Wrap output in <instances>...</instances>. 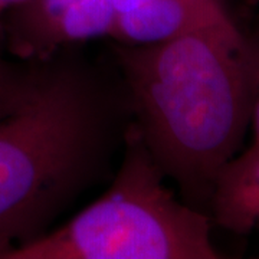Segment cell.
<instances>
[{"mask_svg":"<svg viewBox=\"0 0 259 259\" xmlns=\"http://www.w3.org/2000/svg\"><path fill=\"white\" fill-rule=\"evenodd\" d=\"M110 187L74 218L2 259H219L210 218L166 185L130 121Z\"/></svg>","mask_w":259,"mask_h":259,"instance_id":"cell-3","label":"cell"},{"mask_svg":"<svg viewBox=\"0 0 259 259\" xmlns=\"http://www.w3.org/2000/svg\"><path fill=\"white\" fill-rule=\"evenodd\" d=\"M209 204L221 226L236 233L259 229V146L226 163L213 186Z\"/></svg>","mask_w":259,"mask_h":259,"instance_id":"cell-6","label":"cell"},{"mask_svg":"<svg viewBox=\"0 0 259 259\" xmlns=\"http://www.w3.org/2000/svg\"><path fill=\"white\" fill-rule=\"evenodd\" d=\"M20 2H23V0H0V19H2V16H3L12 6L18 5Z\"/></svg>","mask_w":259,"mask_h":259,"instance_id":"cell-9","label":"cell"},{"mask_svg":"<svg viewBox=\"0 0 259 259\" xmlns=\"http://www.w3.org/2000/svg\"><path fill=\"white\" fill-rule=\"evenodd\" d=\"M255 2H258V0H255Z\"/></svg>","mask_w":259,"mask_h":259,"instance_id":"cell-10","label":"cell"},{"mask_svg":"<svg viewBox=\"0 0 259 259\" xmlns=\"http://www.w3.org/2000/svg\"><path fill=\"white\" fill-rule=\"evenodd\" d=\"M130 121L120 78L66 49L39 64L28 100L0 121V259L51 231L100 180Z\"/></svg>","mask_w":259,"mask_h":259,"instance_id":"cell-2","label":"cell"},{"mask_svg":"<svg viewBox=\"0 0 259 259\" xmlns=\"http://www.w3.org/2000/svg\"><path fill=\"white\" fill-rule=\"evenodd\" d=\"M114 59L148 153L186 203L200 209L252 118L259 45L223 10L163 42L117 44Z\"/></svg>","mask_w":259,"mask_h":259,"instance_id":"cell-1","label":"cell"},{"mask_svg":"<svg viewBox=\"0 0 259 259\" xmlns=\"http://www.w3.org/2000/svg\"><path fill=\"white\" fill-rule=\"evenodd\" d=\"M110 35L121 45L176 37L225 10L219 0H111Z\"/></svg>","mask_w":259,"mask_h":259,"instance_id":"cell-5","label":"cell"},{"mask_svg":"<svg viewBox=\"0 0 259 259\" xmlns=\"http://www.w3.org/2000/svg\"><path fill=\"white\" fill-rule=\"evenodd\" d=\"M252 125H253V143L255 146H259V66H258V82H256V95L253 102V110H252Z\"/></svg>","mask_w":259,"mask_h":259,"instance_id":"cell-8","label":"cell"},{"mask_svg":"<svg viewBox=\"0 0 259 259\" xmlns=\"http://www.w3.org/2000/svg\"><path fill=\"white\" fill-rule=\"evenodd\" d=\"M111 0H23L0 19V45L39 64L90 39L108 36Z\"/></svg>","mask_w":259,"mask_h":259,"instance_id":"cell-4","label":"cell"},{"mask_svg":"<svg viewBox=\"0 0 259 259\" xmlns=\"http://www.w3.org/2000/svg\"><path fill=\"white\" fill-rule=\"evenodd\" d=\"M39 64L15 62L0 56V121L28 100L36 83Z\"/></svg>","mask_w":259,"mask_h":259,"instance_id":"cell-7","label":"cell"}]
</instances>
